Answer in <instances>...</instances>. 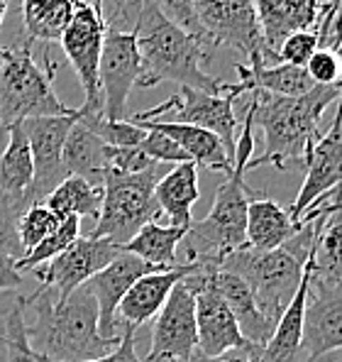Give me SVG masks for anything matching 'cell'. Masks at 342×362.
Returning a JSON list of instances; mask_svg holds the SVG:
<instances>
[{
	"label": "cell",
	"mask_w": 342,
	"mask_h": 362,
	"mask_svg": "<svg viewBox=\"0 0 342 362\" xmlns=\"http://www.w3.org/2000/svg\"><path fill=\"white\" fill-rule=\"evenodd\" d=\"M78 0H23V32L28 42H59Z\"/></svg>",
	"instance_id": "f546056e"
},
{
	"label": "cell",
	"mask_w": 342,
	"mask_h": 362,
	"mask_svg": "<svg viewBox=\"0 0 342 362\" xmlns=\"http://www.w3.org/2000/svg\"><path fill=\"white\" fill-rule=\"evenodd\" d=\"M211 279L216 284L218 294L223 296V301L228 303L230 313L237 321V328L242 333V338L247 340V345L252 348V358L269 343L271 333H274V323L259 311L252 289L247 286V281L240 279L232 272H225L220 267L211 269Z\"/></svg>",
	"instance_id": "44dd1931"
},
{
	"label": "cell",
	"mask_w": 342,
	"mask_h": 362,
	"mask_svg": "<svg viewBox=\"0 0 342 362\" xmlns=\"http://www.w3.org/2000/svg\"><path fill=\"white\" fill-rule=\"evenodd\" d=\"M0 362H8V340L0 338Z\"/></svg>",
	"instance_id": "816d5d0a"
},
{
	"label": "cell",
	"mask_w": 342,
	"mask_h": 362,
	"mask_svg": "<svg viewBox=\"0 0 342 362\" xmlns=\"http://www.w3.org/2000/svg\"><path fill=\"white\" fill-rule=\"evenodd\" d=\"M32 179H35V162H32L30 142L23 125L15 122V125H10L8 147L0 157V194L30 209L28 191L32 186Z\"/></svg>",
	"instance_id": "f1b7e54d"
},
{
	"label": "cell",
	"mask_w": 342,
	"mask_h": 362,
	"mask_svg": "<svg viewBox=\"0 0 342 362\" xmlns=\"http://www.w3.org/2000/svg\"><path fill=\"white\" fill-rule=\"evenodd\" d=\"M340 64H342V57H338L335 52L318 49L311 57V62L306 64V71H308V76L313 78V83H318V86H338Z\"/></svg>",
	"instance_id": "b9f144b4"
},
{
	"label": "cell",
	"mask_w": 342,
	"mask_h": 362,
	"mask_svg": "<svg viewBox=\"0 0 342 362\" xmlns=\"http://www.w3.org/2000/svg\"><path fill=\"white\" fill-rule=\"evenodd\" d=\"M154 3H157V8L162 10L164 15H167L171 23H176L181 30L189 32V35L199 37L203 45H206V37H203L201 25H199V18H196L194 0H154Z\"/></svg>",
	"instance_id": "60d3db41"
},
{
	"label": "cell",
	"mask_w": 342,
	"mask_h": 362,
	"mask_svg": "<svg viewBox=\"0 0 342 362\" xmlns=\"http://www.w3.org/2000/svg\"><path fill=\"white\" fill-rule=\"evenodd\" d=\"M338 362H342V350H338Z\"/></svg>",
	"instance_id": "9f6ffc18"
},
{
	"label": "cell",
	"mask_w": 342,
	"mask_h": 362,
	"mask_svg": "<svg viewBox=\"0 0 342 362\" xmlns=\"http://www.w3.org/2000/svg\"><path fill=\"white\" fill-rule=\"evenodd\" d=\"M25 284H28V279L18 269V259L0 255V294L3 291H23Z\"/></svg>",
	"instance_id": "ee69618b"
},
{
	"label": "cell",
	"mask_w": 342,
	"mask_h": 362,
	"mask_svg": "<svg viewBox=\"0 0 342 362\" xmlns=\"http://www.w3.org/2000/svg\"><path fill=\"white\" fill-rule=\"evenodd\" d=\"M303 350L311 362L342 350V286L311 281Z\"/></svg>",
	"instance_id": "ac0fdd59"
},
{
	"label": "cell",
	"mask_w": 342,
	"mask_h": 362,
	"mask_svg": "<svg viewBox=\"0 0 342 362\" xmlns=\"http://www.w3.org/2000/svg\"><path fill=\"white\" fill-rule=\"evenodd\" d=\"M201 262H181L179 267L167 269V272H152V274L137 279L130 286L125 296H122L120 306H117V323L120 328H140L144 323L154 321L157 313L162 311V306L167 303L171 289L179 284L184 276H189L191 272L201 269Z\"/></svg>",
	"instance_id": "d6986e66"
},
{
	"label": "cell",
	"mask_w": 342,
	"mask_h": 362,
	"mask_svg": "<svg viewBox=\"0 0 342 362\" xmlns=\"http://www.w3.org/2000/svg\"><path fill=\"white\" fill-rule=\"evenodd\" d=\"M105 3V0H103ZM115 3V8H117V15H130V13H135L137 15V5H140V0H113Z\"/></svg>",
	"instance_id": "c3c4849f"
},
{
	"label": "cell",
	"mask_w": 342,
	"mask_h": 362,
	"mask_svg": "<svg viewBox=\"0 0 342 362\" xmlns=\"http://www.w3.org/2000/svg\"><path fill=\"white\" fill-rule=\"evenodd\" d=\"M301 230V223L291 221L288 211L281 204L264 196H252L247 209V247L269 252L286 245L296 233Z\"/></svg>",
	"instance_id": "484cf974"
},
{
	"label": "cell",
	"mask_w": 342,
	"mask_h": 362,
	"mask_svg": "<svg viewBox=\"0 0 342 362\" xmlns=\"http://www.w3.org/2000/svg\"><path fill=\"white\" fill-rule=\"evenodd\" d=\"M194 274V272H191ZM184 276L171 289L167 303L157 313L152 326V343L142 362H174L191 360L199 353L196 331V286L194 279Z\"/></svg>",
	"instance_id": "7c38bea8"
},
{
	"label": "cell",
	"mask_w": 342,
	"mask_h": 362,
	"mask_svg": "<svg viewBox=\"0 0 342 362\" xmlns=\"http://www.w3.org/2000/svg\"><path fill=\"white\" fill-rule=\"evenodd\" d=\"M194 358H196V355H194ZM194 358H191V360H174V362H194Z\"/></svg>",
	"instance_id": "11a10c76"
},
{
	"label": "cell",
	"mask_w": 342,
	"mask_h": 362,
	"mask_svg": "<svg viewBox=\"0 0 342 362\" xmlns=\"http://www.w3.org/2000/svg\"><path fill=\"white\" fill-rule=\"evenodd\" d=\"M335 3V25L342 30V0H333Z\"/></svg>",
	"instance_id": "f907efd6"
},
{
	"label": "cell",
	"mask_w": 342,
	"mask_h": 362,
	"mask_svg": "<svg viewBox=\"0 0 342 362\" xmlns=\"http://www.w3.org/2000/svg\"><path fill=\"white\" fill-rule=\"evenodd\" d=\"M254 152V110L249 103L244 113L242 132L235 142V162L232 172L218 186L216 201L206 218L194 221L186 230L184 247L186 262L201 264H220L228 255L247 247V209L249 199L256 196L247 184L244 174L252 162Z\"/></svg>",
	"instance_id": "3957f363"
},
{
	"label": "cell",
	"mask_w": 342,
	"mask_h": 362,
	"mask_svg": "<svg viewBox=\"0 0 342 362\" xmlns=\"http://www.w3.org/2000/svg\"><path fill=\"white\" fill-rule=\"evenodd\" d=\"M318 52V32L315 30H301L288 35L274 52L276 64H291V66L306 69L311 57Z\"/></svg>",
	"instance_id": "8d00e7d4"
},
{
	"label": "cell",
	"mask_w": 342,
	"mask_h": 362,
	"mask_svg": "<svg viewBox=\"0 0 342 362\" xmlns=\"http://www.w3.org/2000/svg\"><path fill=\"white\" fill-rule=\"evenodd\" d=\"M164 177L162 164L142 174H120L105 169L103 174V204L88 238L108 240L122 247L137 235V230L149 221H159L154 189Z\"/></svg>",
	"instance_id": "52a82bcc"
},
{
	"label": "cell",
	"mask_w": 342,
	"mask_h": 362,
	"mask_svg": "<svg viewBox=\"0 0 342 362\" xmlns=\"http://www.w3.org/2000/svg\"><path fill=\"white\" fill-rule=\"evenodd\" d=\"M57 226H59V218L45 204H35L30 209H25V213L18 221V235L25 247V255L30 250H35Z\"/></svg>",
	"instance_id": "e575fe53"
},
{
	"label": "cell",
	"mask_w": 342,
	"mask_h": 362,
	"mask_svg": "<svg viewBox=\"0 0 342 362\" xmlns=\"http://www.w3.org/2000/svg\"><path fill=\"white\" fill-rule=\"evenodd\" d=\"M78 238H81V218H76V216L61 218L59 226L45 238V240L37 245L35 250H30L23 259H18V269L23 272V274H30V272H35L37 267H42V264L59 257V255L71 247Z\"/></svg>",
	"instance_id": "d6a6232c"
},
{
	"label": "cell",
	"mask_w": 342,
	"mask_h": 362,
	"mask_svg": "<svg viewBox=\"0 0 342 362\" xmlns=\"http://www.w3.org/2000/svg\"><path fill=\"white\" fill-rule=\"evenodd\" d=\"M100 204H103V186H95L81 177H66L61 184L45 199V206L54 216L61 218H98Z\"/></svg>",
	"instance_id": "1f68e13d"
},
{
	"label": "cell",
	"mask_w": 342,
	"mask_h": 362,
	"mask_svg": "<svg viewBox=\"0 0 342 362\" xmlns=\"http://www.w3.org/2000/svg\"><path fill=\"white\" fill-rule=\"evenodd\" d=\"M194 8L208 49L228 47L247 62L264 57L269 64V52L256 23L254 0H194Z\"/></svg>",
	"instance_id": "8fae6325"
},
{
	"label": "cell",
	"mask_w": 342,
	"mask_h": 362,
	"mask_svg": "<svg viewBox=\"0 0 342 362\" xmlns=\"http://www.w3.org/2000/svg\"><path fill=\"white\" fill-rule=\"evenodd\" d=\"M216 264H203L191 274L196 286V331H199V355L203 358H218L230 350H249L247 340L242 338L237 321L230 313L228 303L218 294L211 279V269Z\"/></svg>",
	"instance_id": "5bb4252c"
},
{
	"label": "cell",
	"mask_w": 342,
	"mask_h": 362,
	"mask_svg": "<svg viewBox=\"0 0 342 362\" xmlns=\"http://www.w3.org/2000/svg\"><path fill=\"white\" fill-rule=\"evenodd\" d=\"M194 362H254L249 350H230L225 355H218V358H203V355L196 353Z\"/></svg>",
	"instance_id": "bcb514c9"
},
{
	"label": "cell",
	"mask_w": 342,
	"mask_h": 362,
	"mask_svg": "<svg viewBox=\"0 0 342 362\" xmlns=\"http://www.w3.org/2000/svg\"><path fill=\"white\" fill-rule=\"evenodd\" d=\"M313 362H338V353H328V355H323V358H318Z\"/></svg>",
	"instance_id": "f5cc1de1"
},
{
	"label": "cell",
	"mask_w": 342,
	"mask_h": 362,
	"mask_svg": "<svg viewBox=\"0 0 342 362\" xmlns=\"http://www.w3.org/2000/svg\"><path fill=\"white\" fill-rule=\"evenodd\" d=\"M320 10V0H254L256 23L271 62H276L274 52L288 35L315 28Z\"/></svg>",
	"instance_id": "7402d4cb"
},
{
	"label": "cell",
	"mask_w": 342,
	"mask_h": 362,
	"mask_svg": "<svg viewBox=\"0 0 342 362\" xmlns=\"http://www.w3.org/2000/svg\"><path fill=\"white\" fill-rule=\"evenodd\" d=\"M137 49L147 74L144 88H154L159 81H174L203 93L220 95L230 88L218 76L206 71L208 47L199 37L189 35L157 8L154 0H140L135 18Z\"/></svg>",
	"instance_id": "277c9868"
},
{
	"label": "cell",
	"mask_w": 342,
	"mask_h": 362,
	"mask_svg": "<svg viewBox=\"0 0 342 362\" xmlns=\"http://www.w3.org/2000/svg\"><path fill=\"white\" fill-rule=\"evenodd\" d=\"M25 301L23 291H3L0 294V338H5V326H8V318L13 316V311H18Z\"/></svg>",
	"instance_id": "f6af8a7d"
},
{
	"label": "cell",
	"mask_w": 342,
	"mask_h": 362,
	"mask_svg": "<svg viewBox=\"0 0 342 362\" xmlns=\"http://www.w3.org/2000/svg\"><path fill=\"white\" fill-rule=\"evenodd\" d=\"M340 86H342V64H340Z\"/></svg>",
	"instance_id": "6f0895ef"
},
{
	"label": "cell",
	"mask_w": 342,
	"mask_h": 362,
	"mask_svg": "<svg viewBox=\"0 0 342 362\" xmlns=\"http://www.w3.org/2000/svg\"><path fill=\"white\" fill-rule=\"evenodd\" d=\"M342 86H315L306 95H271L264 90L252 93L254 127L264 132V152L252 159L247 172L271 164L276 169L308 167L315 142L320 140V120L328 105L340 100Z\"/></svg>",
	"instance_id": "7a4b0ae2"
},
{
	"label": "cell",
	"mask_w": 342,
	"mask_h": 362,
	"mask_svg": "<svg viewBox=\"0 0 342 362\" xmlns=\"http://www.w3.org/2000/svg\"><path fill=\"white\" fill-rule=\"evenodd\" d=\"M135 125L144 127V130H159L167 137L176 142L194 164L213 172H223L228 177L232 172V162L228 159V152L223 142L218 140L213 132L203 130L196 125H186V122H169V120H149V122H135Z\"/></svg>",
	"instance_id": "d4e9b609"
},
{
	"label": "cell",
	"mask_w": 342,
	"mask_h": 362,
	"mask_svg": "<svg viewBox=\"0 0 342 362\" xmlns=\"http://www.w3.org/2000/svg\"><path fill=\"white\" fill-rule=\"evenodd\" d=\"M154 199H157L162 218H167V226L186 228L189 230L191 223H194L191 211H194V206L201 199L199 164L194 162L176 164L171 172H167L157 181Z\"/></svg>",
	"instance_id": "603a6c76"
},
{
	"label": "cell",
	"mask_w": 342,
	"mask_h": 362,
	"mask_svg": "<svg viewBox=\"0 0 342 362\" xmlns=\"http://www.w3.org/2000/svg\"><path fill=\"white\" fill-rule=\"evenodd\" d=\"M25 213V206L0 194V255L23 259L25 247L18 235V221Z\"/></svg>",
	"instance_id": "d590c367"
},
{
	"label": "cell",
	"mask_w": 342,
	"mask_h": 362,
	"mask_svg": "<svg viewBox=\"0 0 342 362\" xmlns=\"http://www.w3.org/2000/svg\"><path fill=\"white\" fill-rule=\"evenodd\" d=\"M120 247L108 240H95V238H78L69 250H64L52 262L42 264L30 272L37 279V286L49 289L57 299H66L76 289H81L90 276L105 269L115 259Z\"/></svg>",
	"instance_id": "9a60e30c"
},
{
	"label": "cell",
	"mask_w": 342,
	"mask_h": 362,
	"mask_svg": "<svg viewBox=\"0 0 342 362\" xmlns=\"http://www.w3.org/2000/svg\"><path fill=\"white\" fill-rule=\"evenodd\" d=\"M78 120L110 147H140L144 140V130L132 120H108L103 118V113H83L81 108Z\"/></svg>",
	"instance_id": "836d02e7"
},
{
	"label": "cell",
	"mask_w": 342,
	"mask_h": 362,
	"mask_svg": "<svg viewBox=\"0 0 342 362\" xmlns=\"http://www.w3.org/2000/svg\"><path fill=\"white\" fill-rule=\"evenodd\" d=\"M315 240V221L303 223L301 230L279 250L259 252L252 247H242L237 252L228 255L218 267L232 272L240 279L247 281L252 289L259 311L276 326L279 316L296 296L303 279V269L313 252Z\"/></svg>",
	"instance_id": "5b68a950"
},
{
	"label": "cell",
	"mask_w": 342,
	"mask_h": 362,
	"mask_svg": "<svg viewBox=\"0 0 342 362\" xmlns=\"http://www.w3.org/2000/svg\"><path fill=\"white\" fill-rule=\"evenodd\" d=\"M144 81H147V74H144L142 57L140 49H137L135 30L125 32L117 30L115 25H108L98 69L103 118L125 120L130 90L144 88Z\"/></svg>",
	"instance_id": "30bf717a"
},
{
	"label": "cell",
	"mask_w": 342,
	"mask_h": 362,
	"mask_svg": "<svg viewBox=\"0 0 342 362\" xmlns=\"http://www.w3.org/2000/svg\"><path fill=\"white\" fill-rule=\"evenodd\" d=\"M135 338H137L135 328L125 326L122 328L120 345H117L110 355H105V358H100V360H93V362H142V358L137 355V348H135ZM37 360L40 362H57V360H49V358H42V355H37Z\"/></svg>",
	"instance_id": "7bdbcfd3"
},
{
	"label": "cell",
	"mask_w": 342,
	"mask_h": 362,
	"mask_svg": "<svg viewBox=\"0 0 342 362\" xmlns=\"http://www.w3.org/2000/svg\"><path fill=\"white\" fill-rule=\"evenodd\" d=\"M240 78V86L244 93H254V90H264L271 95H284V98H293V95H306L318 86L313 78L308 76L306 69L291 66V64H274L269 66L264 57H254L247 64H237L235 66Z\"/></svg>",
	"instance_id": "cb8c5ba5"
},
{
	"label": "cell",
	"mask_w": 342,
	"mask_h": 362,
	"mask_svg": "<svg viewBox=\"0 0 342 362\" xmlns=\"http://www.w3.org/2000/svg\"><path fill=\"white\" fill-rule=\"evenodd\" d=\"M335 211H342V201H340V204H325V206H318V209L308 211L306 216L301 218V221H303V223H313V221H320V218L330 216V213H335ZM301 221H298V223H301Z\"/></svg>",
	"instance_id": "7dc6e473"
},
{
	"label": "cell",
	"mask_w": 342,
	"mask_h": 362,
	"mask_svg": "<svg viewBox=\"0 0 342 362\" xmlns=\"http://www.w3.org/2000/svg\"><path fill=\"white\" fill-rule=\"evenodd\" d=\"M140 150L147 154L149 159H154L157 164H167V162L186 164V162H191L189 154L181 150L171 137H167L159 130H144V140L140 142Z\"/></svg>",
	"instance_id": "f35d334b"
},
{
	"label": "cell",
	"mask_w": 342,
	"mask_h": 362,
	"mask_svg": "<svg viewBox=\"0 0 342 362\" xmlns=\"http://www.w3.org/2000/svg\"><path fill=\"white\" fill-rule=\"evenodd\" d=\"M78 118V108L71 115H52V118H30L23 120L28 135L32 162H35V179L28 191V206L45 204V199L69 177L64 169V145Z\"/></svg>",
	"instance_id": "4fadbf2b"
},
{
	"label": "cell",
	"mask_w": 342,
	"mask_h": 362,
	"mask_svg": "<svg viewBox=\"0 0 342 362\" xmlns=\"http://www.w3.org/2000/svg\"><path fill=\"white\" fill-rule=\"evenodd\" d=\"M338 113L330 125V130L325 135H320V140L315 142L311 162L306 167V179L301 184L296 201L288 209L291 221H301L308 211L323 199L325 194H330L333 189H338L342 184V93L338 100Z\"/></svg>",
	"instance_id": "2e32d148"
},
{
	"label": "cell",
	"mask_w": 342,
	"mask_h": 362,
	"mask_svg": "<svg viewBox=\"0 0 342 362\" xmlns=\"http://www.w3.org/2000/svg\"><path fill=\"white\" fill-rule=\"evenodd\" d=\"M5 13H8V0H0V28H3Z\"/></svg>",
	"instance_id": "db71d44e"
},
{
	"label": "cell",
	"mask_w": 342,
	"mask_h": 362,
	"mask_svg": "<svg viewBox=\"0 0 342 362\" xmlns=\"http://www.w3.org/2000/svg\"><path fill=\"white\" fill-rule=\"evenodd\" d=\"M25 333L32 353L57 362L100 360L122 338L100 335L98 301L86 284L66 299H57L45 286L25 294Z\"/></svg>",
	"instance_id": "6da1fadb"
},
{
	"label": "cell",
	"mask_w": 342,
	"mask_h": 362,
	"mask_svg": "<svg viewBox=\"0 0 342 362\" xmlns=\"http://www.w3.org/2000/svg\"><path fill=\"white\" fill-rule=\"evenodd\" d=\"M57 62L49 47L45 49L42 64L32 57V42L23 40L15 47H0V122L15 125L30 118H52L71 115L59 100L54 90Z\"/></svg>",
	"instance_id": "8992f818"
},
{
	"label": "cell",
	"mask_w": 342,
	"mask_h": 362,
	"mask_svg": "<svg viewBox=\"0 0 342 362\" xmlns=\"http://www.w3.org/2000/svg\"><path fill=\"white\" fill-rule=\"evenodd\" d=\"M244 90L240 83L230 86L225 93L213 95L203 93V90L179 86V93L171 95L169 100H164L162 105H154L149 110H140L132 118V122H149V120H162L164 115L171 113L174 120L169 122H186V125H196L203 130L213 132L218 140L223 142L228 152V159L235 162V142H237V118H235V100L237 95H242Z\"/></svg>",
	"instance_id": "ba28073f"
},
{
	"label": "cell",
	"mask_w": 342,
	"mask_h": 362,
	"mask_svg": "<svg viewBox=\"0 0 342 362\" xmlns=\"http://www.w3.org/2000/svg\"><path fill=\"white\" fill-rule=\"evenodd\" d=\"M159 167L140 147H108V169L120 174H142Z\"/></svg>",
	"instance_id": "ab89813d"
},
{
	"label": "cell",
	"mask_w": 342,
	"mask_h": 362,
	"mask_svg": "<svg viewBox=\"0 0 342 362\" xmlns=\"http://www.w3.org/2000/svg\"><path fill=\"white\" fill-rule=\"evenodd\" d=\"M105 28H108V20L103 15V0H78L76 13L59 40L64 54L71 62L73 71L83 86V113H103L98 69L100 54H103Z\"/></svg>",
	"instance_id": "9c48e42d"
},
{
	"label": "cell",
	"mask_w": 342,
	"mask_h": 362,
	"mask_svg": "<svg viewBox=\"0 0 342 362\" xmlns=\"http://www.w3.org/2000/svg\"><path fill=\"white\" fill-rule=\"evenodd\" d=\"M152 272L159 269L137 259L135 255H127L120 250L108 267L100 269L98 274L86 281L88 291L98 301V328L103 338H120L122 335V328L117 323V306H120L122 296L130 291V286L142 276L152 274Z\"/></svg>",
	"instance_id": "e0dca14e"
},
{
	"label": "cell",
	"mask_w": 342,
	"mask_h": 362,
	"mask_svg": "<svg viewBox=\"0 0 342 362\" xmlns=\"http://www.w3.org/2000/svg\"><path fill=\"white\" fill-rule=\"evenodd\" d=\"M311 274H313V252L303 269V279L296 296L279 316L271 333L269 343L254 355V362H311L303 350V326H306V306L308 291H311Z\"/></svg>",
	"instance_id": "ffe728a7"
},
{
	"label": "cell",
	"mask_w": 342,
	"mask_h": 362,
	"mask_svg": "<svg viewBox=\"0 0 342 362\" xmlns=\"http://www.w3.org/2000/svg\"><path fill=\"white\" fill-rule=\"evenodd\" d=\"M5 340H8V362H40L37 355L32 353L28 343V333H25V301L13 316L8 318L5 326Z\"/></svg>",
	"instance_id": "74e56055"
},
{
	"label": "cell",
	"mask_w": 342,
	"mask_h": 362,
	"mask_svg": "<svg viewBox=\"0 0 342 362\" xmlns=\"http://www.w3.org/2000/svg\"><path fill=\"white\" fill-rule=\"evenodd\" d=\"M186 228H174L167 223L149 221L137 230V235L132 238L127 245H122V252L135 255L137 259L152 264L154 269L167 272L179 267V257H176V250L184 243Z\"/></svg>",
	"instance_id": "83f0119b"
},
{
	"label": "cell",
	"mask_w": 342,
	"mask_h": 362,
	"mask_svg": "<svg viewBox=\"0 0 342 362\" xmlns=\"http://www.w3.org/2000/svg\"><path fill=\"white\" fill-rule=\"evenodd\" d=\"M311 281L342 286V211L315 221Z\"/></svg>",
	"instance_id": "4dcf8cb0"
},
{
	"label": "cell",
	"mask_w": 342,
	"mask_h": 362,
	"mask_svg": "<svg viewBox=\"0 0 342 362\" xmlns=\"http://www.w3.org/2000/svg\"><path fill=\"white\" fill-rule=\"evenodd\" d=\"M108 147L110 145H105L76 118L64 145V169L69 177H81L95 186H103V174L108 169Z\"/></svg>",
	"instance_id": "4316f807"
},
{
	"label": "cell",
	"mask_w": 342,
	"mask_h": 362,
	"mask_svg": "<svg viewBox=\"0 0 342 362\" xmlns=\"http://www.w3.org/2000/svg\"><path fill=\"white\" fill-rule=\"evenodd\" d=\"M8 140H10V125H3V122H0V157H3L5 147H8Z\"/></svg>",
	"instance_id": "681fc988"
}]
</instances>
